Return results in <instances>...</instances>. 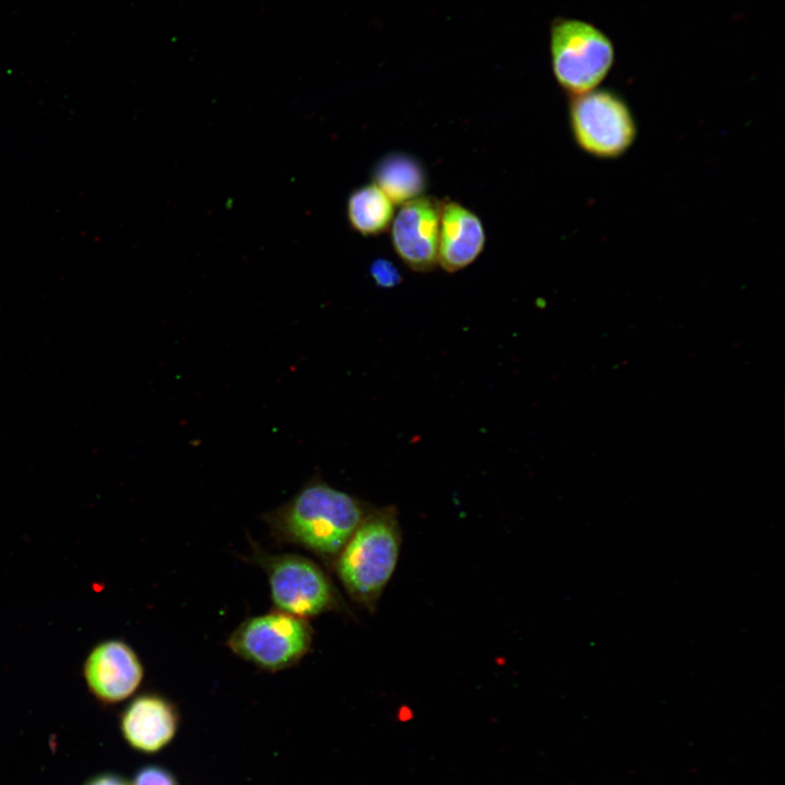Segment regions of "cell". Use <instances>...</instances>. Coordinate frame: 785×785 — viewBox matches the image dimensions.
Returning <instances> with one entry per match:
<instances>
[{"instance_id":"obj_1","label":"cell","mask_w":785,"mask_h":785,"mask_svg":"<svg viewBox=\"0 0 785 785\" xmlns=\"http://www.w3.org/2000/svg\"><path fill=\"white\" fill-rule=\"evenodd\" d=\"M370 509L360 498L314 475L262 519L278 542L303 547L334 565Z\"/></svg>"},{"instance_id":"obj_2","label":"cell","mask_w":785,"mask_h":785,"mask_svg":"<svg viewBox=\"0 0 785 785\" xmlns=\"http://www.w3.org/2000/svg\"><path fill=\"white\" fill-rule=\"evenodd\" d=\"M401 529L395 506L371 508L334 567L348 594L373 611L396 569Z\"/></svg>"},{"instance_id":"obj_3","label":"cell","mask_w":785,"mask_h":785,"mask_svg":"<svg viewBox=\"0 0 785 785\" xmlns=\"http://www.w3.org/2000/svg\"><path fill=\"white\" fill-rule=\"evenodd\" d=\"M253 560L265 571L277 611L309 619L341 611V596L324 569L312 559L293 553L253 551Z\"/></svg>"},{"instance_id":"obj_4","label":"cell","mask_w":785,"mask_h":785,"mask_svg":"<svg viewBox=\"0 0 785 785\" xmlns=\"http://www.w3.org/2000/svg\"><path fill=\"white\" fill-rule=\"evenodd\" d=\"M551 60L554 76L570 96L597 86L611 72L615 48L595 25L578 19H558L551 28Z\"/></svg>"},{"instance_id":"obj_5","label":"cell","mask_w":785,"mask_h":785,"mask_svg":"<svg viewBox=\"0 0 785 785\" xmlns=\"http://www.w3.org/2000/svg\"><path fill=\"white\" fill-rule=\"evenodd\" d=\"M568 113L577 146L594 158H619L637 138L633 112L615 90L594 88L571 96Z\"/></svg>"},{"instance_id":"obj_6","label":"cell","mask_w":785,"mask_h":785,"mask_svg":"<svg viewBox=\"0 0 785 785\" xmlns=\"http://www.w3.org/2000/svg\"><path fill=\"white\" fill-rule=\"evenodd\" d=\"M312 641L307 619L276 609L243 620L227 645L242 660L275 673L297 665L310 652Z\"/></svg>"},{"instance_id":"obj_7","label":"cell","mask_w":785,"mask_h":785,"mask_svg":"<svg viewBox=\"0 0 785 785\" xmlns=\"http://www.w3.org/2000/svg\"><path fill=\"white\" fill-rule=\"evenodd\" d=\"M440 204L422 195L400 205L394 216V251L413 271H430L437 265Z\"/></svg>"},{"instance_id":"obj_8","label":"cell","mask_w":785,"mask_h":785,"mask_svg":"<svg viewBox=\"0 0 785 785\" xmlns=\"http://www.w3.org/2000/svg\"><path fill=\"white\" fill-rule=\"evenodd\" d=\"M83 676L96 699L112 704L128 699L138 689L144 667L126 642L108 639L89 651L83 664Z\"/></svg>"},{"instance_id":"obj_9","label":"cell","mask_w":785,"mask_h":785,"mask_svg":"<svg viewBox=\"0 0 785 785\" xmlns=\"http://www.w3.org/2000/svg\"><path fill=\"white\" fill-rule=\"evenodd\" d=\"M179 713L167 698L153 692L135 697L123 710L120 728L124 740L135 750L156 753L174 738Z\"/></svg>"},{"instance_id":"obj_10","label":"cell","mask_w":785,"mask_h":785,"mask_svg":"<svg viewBox=\"0 0 785 785\" xmlns=\"http://www.w3.org/2000/svg\"><path fill=\"white\" fill-rule=\"evenodd\" d=\"M484 246L485 231L480 217L458 202H442L437 265L446 273H457L471 265Z\"/></svg>"},{"instance_id":"obj_11","label":"cell","mask_w":785,"mask_h":785,"mask_svg":"<svg viewBox=\"0 0 785 785\" xmlns=\"http://www.w3.org/2000/svg\"><path fill=\"white\" fill-rule=\"evenodd\" d=\"M373 183L395 205H402L423 195L426 174L416 158L404 153H391L376 164Z\"/></svg>"},{"instance_id":"obj_12","label":"cell","mask_w":785,"mask_h":785,"mask_svg":"<svg viewBox=\"0 0 785 785\" xmlns=\"http://www.w3.org/2000/svg\"><path fill=\"white\" fill-rule=\"evenodd\" d=\"M395 214V204L374 183L358 188L348 198L349 224L362 235H377L386 231Z\"/></svg>"},{"instance_id":"obj_13","label":"cell","mask_w":785,"mask_h":785,"mask_svg":"<svg viewBox=\"0 0 785 785\" xmlns=\"http://www.w3.org/2000/svg\"><path fill=\"white\" fill-rule=\"evenodd\" d=\"M370 274L375 283L382 288H392L402 279L395 264L386 258L375 259L370 267Z\"/></svg>"},{"instance_id":"obj_14","label":"cell","mask_w":785,"mask_h":785,"mask_svg":"<svg viewBox=\"0 0 785 785\" xmlns=\"http://www.w3.org/2000/svg\"><path fill=\"white\" fill-rule=\"evenodd\" d=\"M132 785H178V783L167 769L158 765H147L137 771Z\"/></svg>"},{"instance_id":"obj_15","label":"cell","mask_w":785,"mask_h":785,"mask_svg":"<svg viewBox=\"0 0 785 785\" xmlns=\"http://www.w3.org/2000/svg\"><path fill=\"white\" fill-rule=\"evenodd\" d=\"M86 785H129L121 777L113 774L98 775L87 782Z\"/></svg>"}]
</instances>
